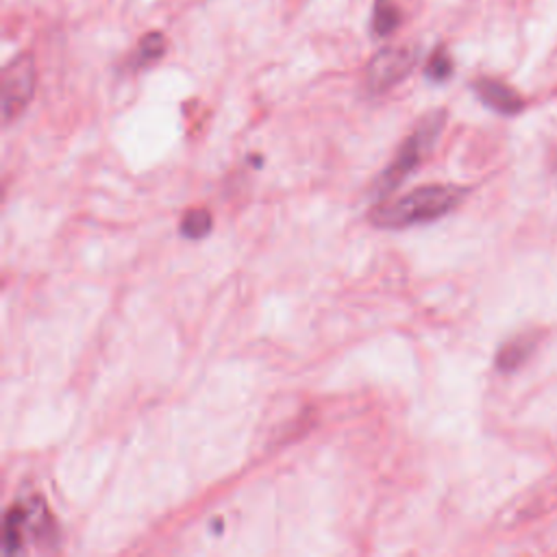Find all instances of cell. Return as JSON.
I'll use <instances>...</instances> for the list:
<instances>
[{"instance_id": "1", "label": "cell", "mask_w": 557, "mask_h": 557, "mask_svg": "<svg viewBox=\"0 0 557 557\" xmlns=\"http://www.w3.org/2000/svg\"><path fill=\"white\" fill-rule=\"evenodd\" d=\"M466 196L457 185H422L392 202H381L370 213V222L379 228H407L440 220L453 211Z\"/></svg>"}, {"instance_id": "2", "label": "cell", "mask_w": 557, "mask_h": 557, "mask_svg": "<svg viewBox=\"0 0 557 557\" xmlns=\"http://www.w3.org/2000/svg\"><path fill=\"white\" fill-rule=\"evenodd\" d=\"M446 122V113L442 109L426 113L416 128L407 135L403 146L398 148L392 163L379 174V178L372 185V198L385 200L396 187H400L409 174L422 163V159L429 154L433 144L437 141L442 128Z\"/></svg>"}, {"instance_id": "3", "label": "cell", "mask_w": 557, "mask_h": 557, "mask_svg": "<svg viewBox=\"0 0 557 557\" xmlns=\"http://www.w3.org/2000/svg\"><path fill=\"white\" fill-rule=\"evenodd\" d=\"M26 542L39 544L44 548H57L59 531L52 513L48 511L44 498L30 496L24 500H15L7 513L2 524V548L4 553L24 550Z\"/></svg>"}, {"instance_id": "4", "label": "cell", "mask_w": 557, "mask_h": 557, "mask_svg": "<svg viewBox=\"0 0 557 557\" xmlns=\"http://www.w3.org/2000/svg\"><path fill=\"white\" fill-rule=\"evenodd\" d=\"M420 54L416 44H398L381 48L366 70V85L370 94H383L405 81L413 70Z\"/></svg>"}, {"instance_id": "5", "label": "cell", "mask_w": 557, "mask_h": 557, "mask_svg": "<svg viewBox=\"0 0 557 557\" xmlns=\"http://www.w3.org/2000/svg\"><path fill=\"white\" fill-rule=\"evenodd\" d=\"M37 70L30 54L11 59L2 70V117L9 124L28 107L35 96Z\"/></svg>"}, {"instance_id": "6", "label": "cell", "mask_w": 557, "mask_h": 557, "mask_svg": "<svg viewBox=\"0 0 557 557\" xmlns=\"http://www.w3.org/2000/svg\"><path fill=\"white\" fill-rule=\"evenodd\" d=\"M472 89L483 104H487L490 109L503 115H511L522 109V98L511 87H507L496 78H479L472 83Z\"/></svg>"}, {"instance_id": "7", "label": "cell", "mask_w": 557, "mask_h": 557, "mask_svg": "<svg viewBox=\"0 0 557 557\" xmlns=\"http://www.w3.org/2000/svg\"><path fill=\"white\" fill-rule=\"evenodd\" d=\"M533 346H535V337L533 335H520L511 342H507L498 357H496V366L498 370L503 372H511L516 370L518 366H522L527 361V357L533 352Z\"/></svg>"}, {"instance_id": "8", "label": "cell", "mask_w": 557, "mask_h": 557, "mask_svg": "<svg viewBox=\"0 0 557 557\" xmlns=\"http://www.w3.org/2000/svg\"><path fill=\"white\" fill-rule=\"evenodd\" d=\"M403 13L394 0H376L372 11V33L376 37H387L400 26Z\"/></svg>"}, {"instance_id": "9", "label": "cell", "mask_w": 557, "mask_h": 557, "mask_svg": "<svg viewBox=\"0 0 557 557\" xmlns=\"http://www.w3.org/2000/svg\"><path fill=\"white\" fill-rule=\"evenodd\" d=\"M165 52V37L161 33H148L139 39L135 54L131 57V65L137 67H146L154 61H159Z\"/></svg>"}, {"instance_id": "10", "label": "cell", "mask_w": 557, "mask_h": 557, "mask_svg": "<svg viewBox=\"0 0 557 557\" xmlns=\"http://www.w3.org/2000/svg\"><path fill=\"white\" fill-rule=\"evenodd\" d=\"M213 224V218L207 209L198 207V209H189L185 211V215L181 218V233L187 239H202L209 235Z\"/></svg>"}, {"instance_id": "11", "label": "cell", "mask_w": 557, "mask_h": 557, "mask_svg": "<svg viewBox=\"0 0 557 557\" xmlns=\"http://www.w3.org/2000/svg\"><path fill=\"white\" fill-rule=\"evenodd\" d=\"M424 74H426L429 81H435V83H442L453 74V59L448 57L446 48L440 46L437 50H433V54L426 61Z\"/></svg>"}]
</instances>
